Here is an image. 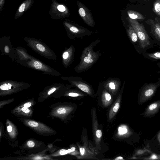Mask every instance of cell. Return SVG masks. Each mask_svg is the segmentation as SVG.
<instances>
[{"instance_id":"e0dca14e","label":"cell","mask_w":160,"mask_h":160,"mask_svg":"<svg viewBox=\"0 0 160 160\" xmlns=\"http://www.w3.org/2000/svg\"><path fill=\"white\" fill-rule=\"evenodd\" d=\"M67 95L71 97H76L83 96L84 94L78 90H74L68 92Z\"/></svg>"},{"instance_id":"5bb4252c","label":"cell","mask_w":160,"mask_h":160,"mask_svg":"<svg viewBox=\"0 0 160 160\" xmlns=\"http://www.w3.org/2000/svg\"><path fill=\"white\" fill-rule=\"evenodd\" d=\"M160 107V100L153 103L150 105L146 111V115H149L155 114Z\"/></svg>"},{"instance_id":"8fae6325","label":"cell","mask_w":160,"mask_h":160,"mask_svg":"<svg viewBox=\"0 0 160 160\" xmlns=\"http://www.w3.org/2000/svg\"><path fill=\"white\" fill-rule=\"evenodd\" d=\"M125 83V80L123 84L119 95L110 109L108 116L109 120H111L114 117L119 108L122 95L124 89Z\"/></svg>"},{"instance_id":"ac0fdd59","label":"cell","mask_w":160,"mask_h":160,"mask_svg":"<svg viewBox=\"0 0 160 160\" xmlns=\"http://www.w3.org/2000/svg\"><path fill=\"white\" fill-rule=\"evenodd\" d=\"M154 12L160 17V0H156L153 4Z\"/></svg>"},{"instance_id":"8992f818","label":"cell","mask_w":160,"mask_h":160,"mask_svg":"<svg viewBox=\"0 0 160 160\" xmlns=\"http://www.w3.org/2000/svg\"><path fill=\"white\" fill-rule=\"evenodd\" d=\"M146 22L149 27L148 33L153 43L160 47V21L156 18L148 20Z\"/></svg>"},{"instance_id":"f546056e","label":"cell","mask_w":160,"mask_h":160,"mask_svg":"<svg viewBox=\"0 0 160 160\" xmlns=\"http://www.w3.org/2000/svg\"><path fill=\"white\" fill-rule=\"evenodd\" d=\"M32 104L30 102H28L25 103L24 105L23 106L24 107H27V108H29L31 106Z\"/></svg>"},{"instance_id":"d4e9b609","label":"cell","mask_w":160,"mask_h":160,"mask_svg":"<svg viewBox=\"0 0 160 160\" xmlns=\"http://www.w3.org/2000/svg\"><path fill=\"white\" fill-rule=\"evenodd\" d=\"M4 52L6 54H9L10 52V48L8 45H5L4 47Z\"/></svg>"},{"instance_id":"7a4b0ae2","label":"cell","mask_w":160,"mask_h":160,"mask_svg":"<svg viewBox=\"0 0 160 160\" xmlns=\"http://www.w3.org/2000/svg\"><path fill=\"white\" fill-rule=\"evenodd\" d=\"M128 19L130 25L135 30L139 39L138 47L136 51L142 54L148 49L153 48L154 44L143 24L130 18Z\"/></svg>"},{"instance_id":"ffe728a7","label":"cell","mask_w":160,"mask_h":160,"mask_svg":"<svg viewBox=\"0 0 160 160\" xmlns=\"http://www.w3.org/2000/svg\"><path fill=\"white\" fill-rule=\"evenodd\" d=\"M78 12L81 16L82 18L85 17L86 15L85 10L82 8H81L79 9Z\"/></svg>"},{"instance_id":"9a60e30c","label":"cell","mask_w":160,"mask_h":160,"mask_svg":"<svg viewBox=\"0 0 160 160\" xmlns=\"http://www.w3.org/2000/svg\"><path fill=\"white\" fill-rule=\"evenodd\" d=\"M142 55L146 58L153 61L160 60V51L155 52L151 53H149L146 52L143 53Z\"/></svg>"},{"instance_id":"836d02e7","label":"cell","mask_w":160,"mask_h":160,"mask_svg":"<svg viewBox=\"0 0 160 160\" xmlns=\"http://www.w3.org/2000/svg\"><path fill=\"white\" fill-rule=\"evenodd\" d=\"M150 158H150V159H158L157 156L155 154L152 155Z\"/></svg>"},{"instance_id":"7402d4cb","label":"cell","mask_w":160,"mask_h":160,"mask_svg":"<svg viewBox=\"0 0 160 160\" xmlns=\"http://www.w3.org/2000/svg\"><path fill=\"white\" fill-rule=\"evenodd\" d=\"M96 135L97 137L98 138H100L102 135V131L99 129L97 130L96 132Z\"/></svg>"},{"instance_id":"3957f363","label":"cell","mask_w":160,"mask_h":160,"mask_svg":"<svg viewBox=\"0 0 160 160\" xmlns=\"http://www.w3.org/2000/svg\"><path fill=\"white\" fill-rule=\"evenodd\" d=\"M25 40L29 47L42 56L49 59L56 58V56L53 51L41 41L32 39Z\"/></svg>"},{"instance_id":"ba28073f","label":"cell","mask_w":160,"mask_h":160,"mask_svg":"<svg viewBox=\"0 0 160 160\" xmlns=\"http://www.w3.org/2000/svg\"><path fill=\"white\" fill-rule=\"evenodd\" d=\"M27 61L28 62L25 63L28 65V66L33 69H36L52 75H60V73L56 72L55 70L48 66L36 59L30 58V60L28 59Z\"/></svg>"},{"instance_id":"83f0119b","label":"cell","mask_w":160,"mask_h":160,"mask_svg":"<svg viewBox=\"0 0 160 160\" xmlns=\"http://www.w3.org/2000/svg\"><path fill=\"white\" fill-rule=\"evenodd\" d=\"M22 110L25 113H28L30 112V110L28 108L24 107L22 108Z\"/></svg>"},{"instance_id":"5b68a950","label":"cell","mask_w":160,"mask_h":160,"mask_svg":"<svg viewBox=\"0 0 160 160\" xmlns=\"http://www.w3.org/2000/svg\"><path fill=\"white\" fill-rule=\"evenodd\" d=\"M64 78L65 79H64L68 80L72 86L77 88L90 96L93 95L94 91L92 86L81 78L71 76Z\"/></svg>"},{"instance_id":"d6986e66","label":"cell","mask_w":160,"mask_h":160,"mask_svg":"<svg viewBox=\"0 0 160 160\" xmlns=\"http://www.w3.org/2000/svg\"><path fill=\"white\" fill-rule=\"evenodd\" d=\"M71 108H60L57 110V112L59 114H64L72 110Z\"/></svg>"},{"instance_id":"30bf717a","label":"cell","mask_w":160,"mask_h":160,"mask_svg":"<svg viewBox=\"0 0 160 160\" xmlns=\"http://www.w3.org/2000/svg\"><path fill=\"white\" fill-rule=\"evenodd\" d=\"M66 25L72 34L70 38L71 39H74L75 38H82L83 37L85 36H90L91 35V33L89 32H88L84 29L78 28L75 26L70 25L68 24Z\"/></svg>"},{"instance_id":"f1b7e54d","label":"cell","mask_w":160,"mask_h":160,"mask_svg":"<svg viewBox=\"0 0 160 160\" xmlns=\"http://www.w3.org/2000/svg\"><path fill=\"white\" fill-rule=\"evenodd\" d=\"M79 150L80 154L82 155H84L85 152V150L84 148L83 147H81L80 148Z\"/></svg>"},{"instance_id":"cb8c5ba5","label":"cell","mask_w":160,"mask_h":160,"mask_svg":"<svg viewBox=\"0 0 160 160\" xmlns=\"http://www.w3.org/2000/svg\"><path fill=\"white\" fill-rule=\"evenodd\" d=\"M28 146L30 148H32L34 147L35 146L34 142L32 141L29 140L27 142Z\"/></svg>"},{"instance_id":"4fadbf2b","label":"cell","mask_w":160,"mask_h":160,"mask_svg":"<svg viewBox=\"0 0 160 160\" xmlns=\"http://www.w3.org/2000/svg\"><path fill=\"white\" fill-rule=\"evenodd\" d=\"M101 88L102 89L101 93L102 103L104 107H107L110 104L112 101V96L110 93L106 89Z\"/></svg>"},{"instance_id":"9c48e42d","label":"cell","mask_w":160,"mask_h":160,"mask_svg":"<svg viewBox=\"0 0 160 160\" xmlns=\"http://www.w3.org/2000/svg\"><path fill=\"white\" fill-rule=\"evenodd\" d=\"M75 52V49L72 45L63 52L62 57L63 63L65 67H68L73 62Z\"/></svg>"},{"instance_id":"e575fe53","label":"cell","mask_w":160,"mask_h":160,"mask_svg":"<svg viewBox=\"0 0 160 160\" xmlns=\"http://www.w3.org/2000/svg\"><path fill=\"white\" fill-rule=\"evenodd\" d=\"M114 160H123V157L119 156L116 158H115L114 159Z\"/></svg>"},{"instance_id":"7c38bea8","label":"cell","mask_w":160,"mask_h":160,"mask_svg":"<svg viewBox=\"0 0 160 160\" xmlns=\"http://www.w3.org/2000/svg\"><path fill=\"white\" fill-rule=\"evenodd\" d=\"M126 31L129 40L136 51L139 43V39L137 34L130 25H128Z\"/></svg>"},{"instance_id":"4dcf8cb0","label":"cell","mask_w":160,"mask_h":160,"mask_svg":"<svg viewBox=\"0 0 160 160\" xmlns=\"http://www.w3.org/2000/svg\"><path fill=\"white\" fill-rule=\"evenodd\" d=\"M76 148L75 147H72L70 149L68 150V153H70L74 152Z\"/></svg>"},{"instance_id":"1f68e13d","label":"cell","mask_w":160,"mask_h":160,"mask_svg":"<svg viewBox=\"0 0 160 160\" xmlns=\"http://www.w3.org/2000/svg\"><path fill=\"white\" fill-rule=\"evenodd\" d=\"M12 127L9 125L7 127V131L8 132H11L12 131Z\"/></svg>"},{"instance_id":"44dd1931","label":"cell","mask_w":160,"mask_h":160,"mask_svg":"<svg viewBox=\"0 0 160 160\" xmlns=\"http://www.w3.org/2000/svg\"><path fill=\"white\" fill-rule=\"evenodd\" d=\"M26 7V4L25 3H22L20 6L18 11L19 12H23L24 10Z\"/></svg>"},{"instance_id":"d6a6232c","label":"cell","mask_w":160,"mask_h":160,"mask_svg":"<svg viewBox=\"0 0 160 160\" xmlns=\"http://www.w3.org/2000/svg\"><path fill=\"white\" fill-rule=\"evenodd\" d=\"M158 67L159 68V69L157 72V73L158 74H160V62H158L157 64Z\"/></svg>"},{"instance_id":"277c9868","label":"cell","mask_w":160,"mask_h":160,"mask_svg":"<svg viewBox=\"0 0 160 160\" xmlns=\"http://www.w3.org/2000/svg\"><path fill=\"white\" fill-rule=\"evenodd\" d=\"M160 87V78L155 83H145L141 87L139 93V98L141 101H145L152 98L158 88Z\"/></svg>"},{"instance_id":"6da1fadb","label":"cell","mask_w":160,"mask_h":160,"mask_svg":"<svg viewBox=\"0 0 160 160\" xmlns=\"http://www.w3.org/2000/svg\"><path fill=\"white\" fill-rule=\"evenodd\" d=\"M100 42V40L98 39L84 48L80 58V62L74 69L75 71L81 73L87 71L98 61L101 54L99 51H95L93 49Z\"/></svg>"},{"instance_id":"52a82bcc","label":"cell","mask_w":160,"mask_h":160,"mask_svg":"<svg viewBox=\"0 0 160 160\" xmlns=\"http://www.w3.org/2000/svg\"><path fill=\"white\" fill-rule=\"evenodd\" d=\"M121 82L118 78H110L101 82L99 86L106 89L112 95H114L119 90Z\"/></svg>"},{"instance_id":"603a6c76","label":"cell","mask_w":160,"mask_h":160,"mask_svg":"<svg viewBox=\"0 0 160 160\" xmlns=\"http://www.w3.org/2000/svg\"><path fill=\"white\" fill-rule=\"evenodd\" d=\"M58 10L60 12H64L65 11V7L63 5H59L57 7Z\"/></svg>"},{"instance_id":"4316f807","label":"cell","mask_w":160,"mask_h":160,"mask_svg":"<svg viewBox=\"0 0 160 160\" xmlns=\"http://www.w3.org/2000/svg\"><path fill=\"white\" fill-rule=\"evenodd\" d=\"M56 89V88L55 87H53L50 89L48 92V95H50L53 92H54Z\"/></svg>"},{"instance_id":"484cf974","label":"cell","mask_w":160,"mask_h":160,"mask_svg":"<svg viewBox=\"0 0 160 160\" xmlns=\"http://www.w3.org/2000/svg\"><path fill=\"white\" fill-rule=\"evenodd\" d=\"M68 153V150L65 149H62L59 152V153L61 155H64L67 154Z\"/></svg>"},{"instance_id":"2e32d148","label":"cell","mask_w":160,"mask_h":160,"mask_svg":"<svg viewBox=\"0 0 160 160\" xmlns=\"http://www.w3.org/2000/svg\"><path fill=\"white\" fill-rule=\"evenodd\" d=\"M128 13L130 18L132 19H143L144 18L143 16L141 13L136 11H128Z\"/></svg>"}]
</instances>
